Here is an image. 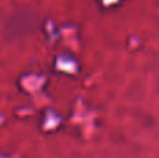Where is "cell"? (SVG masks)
Masks as SVG:
<instances>
[{
    "label": "cell",
    "mask_w": 159,
    "mask_h": 158,
    "mask_svg": "<svg viewBox=\"0 0 159 158\" xmlns=\"http://www.w3.org/2000/svg\"><path fill=\"white\" fill-rule=\"evenodd\" d=\"M39 27V14L30 6L13 8L2 22V35L7 42H17L30 36Z\"/></svg>",
    "instance_id": "obj_1"
}]
</instances>
